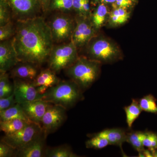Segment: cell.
<instances>
[{
    "label": "cell",
    "mask_w": 157,
    "mask_h": 157,
    "mask_svg": "<svg viewBox=\"0 0 157 157\" xmlns=\"http://www.w3.org/2000/svg\"><path fill=\"white\" fill-rule=\"evenodd\" d=\"M130 16V13L127 9L114 8L109 14V22L112 25H121L127 21Z\"/></svg>",
    "instance_id": "cell-23"
},
{
    "label": "cell",
    "mask_w": 157,
    "mask_h": 157,
    "mask_svg": "<svg viewBox=\"0 0 157 157\" xmlns=\"http://www.w3.org/2000/svg\"><path fill=\"white\" fill-rule=\"evenodd\" d=\"M101 64L86 57L80 56L72 66L64 70L66 75L84 92L98 79L101 73Z\"/></svg>",
    "instance_id": "cell-3"
},
{
    "label": "cell",
    "mask_w": 157,
    "mask_h": 157,
    "mask_svg": "<svg viewBox=\"0 0 157 157\" xmlns=\"http://www.w3.org/2000/svg\"><path fill=\"white\" fill-rule=\"evenodd\" d=\"M49 9L67 13L73 9V0H51Z\"/></svg>",
    "instance_id": "cell-28"
},
{
    "label": "cell",
    "mask_w": 157,
    "mask_h": 157,
    "mask_svg": "<svg viewBox=\"0 0 157 157\" xmlns=\"http://www.w3.org/2000/svg\"><path fill=\"white\" fill-rule=\"evenodd\" d=\"M90 136V138L86 142V147L87 148L101 149L109 145V141L104 137L95 134Z\"/></svg>",
    "instance_id": "cell-27"
},
{
    "label": "cell",
    "mask_w": 157,
    "mask_h": 157,
    "mask_svg": "<svg viewBox=\"0 0 157 157\" xmlns=\"http://www.w3.org/2000/svg\"><path fill=\"white\" fill-rule=\"evenodd\" d=\"M75 19L76 25L71 41L78 48L87 45L96 36L97 30L89 17L77 15Z\"/></svg>",
    "instance_id": "cell-10"
},
{
    "label": "cell",
    "mask_w": 157,
    "mask_h": 157,
    "mask_svg": "<svg viewBox=\"0 0 157 157\" xmlns=\"http://www.w3.org/2000/svg\"><path fill=\"white\" fill-rule=\"evenodd\" d=\"M108 9L104 3H102L97 7L94 13L89 17L96 30H98L104 25L107 19Z\"/></svg>",
    "instance_id": "cell-19"
},
{
    "label": "cell",
    "mask_w": 157,
    "mask_h": 157,
    "mask_svg": "<svg viewBox=\"0 0 157 157\" xmlns=\"http://www.w3.org/2000/svg\"><path fill=\"white\" fill-rule=\"evenodd\" d=\"M86 46V56H84L101 64L111 63L121 58L120 49L110 39L95 36Z\"/></svg>",
    "instance_id": "cell-4"
},
{
    "label": "cell",
    "mask_w": 157,
    "mask_h": 157,
    "mask_svg": "<svg viewBox=\"0 0 157 157\" xmlns=\"http://www.w3.org/2000/svg\"><path fill=\"white\" fill-rule=\"evenodd\" d=\"M50 104L41 99L20 104L29 119L33 122L41 125L42 117Z\"/></svg>",
    "instance_id": "cell-14"
},
{
    "label": "cell",
    "mask_w": 157,
    "mask_h": 157,
    "mask_svg": "<svg viewBox=\"0 0 157 157\" xmlns=\"http://www.w3.org/2000/svg\"><path fill=\"white\" fill-rule=\"evenodd\" d=\"M18 119L27 122H31L26 115L21 105L16 104L8 109L0 111V121Z\"/></svg>",
    "instance_id": "cell-18"
},
{
    "label": "cell",
    "mask_w": 157,
    "mask_h": 157,
    "mask_svg": "<svg viewBox=\"0 0 157 157\" xmlns=\"http://www.w3.org/2000/svg\"><path fill=\"white\" fill-rule=\"evenodd\" d=\"M30 122L18 119L0 121V129L5 135H11L24 128Z\"/></svg>",
    "instance_id": "cell-22"
},
{
    "label": "cell",
    "mask_w": 157,
    "mask_h": 157,
    "mask_svg": "<svg viewBox=\"0 0 157 157\" xmlns=\"http://www.w3.org/2000/svg\"><path fill=\"white\" fill-rule=\"evenodd\" d=\"M128 130L121 128L106 129L95 135L106 138L109 145H116L122 147L123 144L126 142Z\"/></svg>",
    "instance_id": "cell-17"
},
{
    "label": "cell",
    "mask_w": 157,
    "mask_h": 157,
    "mask_svg": "<svg viewBox=\"0 0 157 157\" xmlns=\"http://www.w3.org/2000/svg\"><path fill=\"white\" fill-rule=\"evenodd\" d=\"M132 1H133V2H136L137 0H132Z\"/></svg>",
    "instance_id": "cell-38"
},
{
    "label": "cell",
    "mask_w": 157,
    "mask_h": 157,
    "mask_svg": "<svg viewBox=\"0 0 157 157\" xmlns=\"http://www.w3.org/2000/svg\"><path fill=\"white\" fill-rule=\"evenodd\" d=\"M13 38L0 43V73H7L19 62Z\"/></svg>",
    "instance_id": "cell-12"
},
{
    "label": "cell",
    "mask_w": 157,
    "mask_h": 157,
    "mask_svg": "<svg viewBox=\"0 0 157 157\" xmlns=\"http://www.w3.org/2000/svg\"><path fill=\"white\" fill-rule=\"evenodd\" d=\"M46 138L44 133L32 140L24 146L16 150L15 156L42 157L45 156V143Z\"/></svg>",
    "instance_id": "cell-13"
},
{
    "label": "cell",
    "mask_w": 157,
    "mask_h": 157,
    "mask_svg": "<svg viewBox=\"0 0 157 157\" xmlns=\"http://www.w3.org/2000/svg\"><path fill=\"white\" fill-rule=\"evenodd\" d=\"M156 100L152 95L148 94L144 96L138 101L143 111L157 114Z\"/></svg>",
    "instance_id": "cell-26"
},
{
    "label": "cell",
    "mask_w": 157,
    "mask_h": 157,
    "mask_svg": "<svg viewBox=\"0 0 157 157\" xmlns=\"http://www.w3.org/2000/svg\"><path fill=\"white\" fill-rule=\"evenodd\" d=\"M101 3H104V4H113L115 2V0H100Z\"/></svg>",
    "instance_id": "cell-37"
},
{
    "label": "cell",
    "mask_w": 157,
    "mask_h": 157,
    "mask_svg": "<svg viewBox=\"0 0 157 157\" xmlns=\"http://www.w3.org/2000/svg\"><path fill=\"white\" fill-rule=\"evenodd\" d=\"M15 26L13 42L19 61L40 66L48 60L54 43L44 17L16 21Z\"/></svg>",
    "instance_id": "cell-1"
},
{
    "label": "cell",
    "mask_w": 157,
    "mask_h": 157,
    "mask_svg": "<svg viewBox=\"0 0 157 157\" xmlns=\"http://www.w3.org/2000/svg\"><path fill=\"white\" fill-rule=\"evenodd\" d=\"M42 6L43 12H46L49 10L51 0H39Z\"/></svg>",
    "instance_id": "cell-36"
},
{
    "label": "cell",
    "mask_w": 157,
    "mask_h": 157,
    "mask_svg": "<svg viewBox=\"0 0 157 157\" xmlns=\"http://www.w3.org/2000/svg\"><path fill=\"white\" fill-rule=\"evenodd\" d=\"M16 104L14 93L9 97L0 98V111L8 109Z\"/></svg>",
    "instance_id": "cell-33"
},
{
    "label": "cell",
    "mask_w": 157,
    "mask_h": 157,
    "mask_svg": "<svg viewBox=\"0 0 157 157\" xmlns=\"http://www.w3.org/2000/svg\"><path fill=\"white\" fill-rule=\"evenodd\" d=\"M134 2L132 0H115L113 3L112 7L114 8H123L125 9L131 7Z\"/></svg>",
    "instance_id": "cell-34"
},
{
    "label": "cell",
    "mask_w": 157,
    "mask_h": 157,
    "mask_svg": "<svg viewBox=\"0 0 157 157\" xmlns=\"http://www.w3.org/2000/svg\"><path fill=\"white\" fill-rule=\"evenodd\" d=\"M144 132L140 131H128L126 142L130 144L138 153L139 155L144 151L145 148L143 144Z\"/></svg>",
    "instance_id": "cell-21"
},
{
    "label": "cell",
    "mask_w": 157,
    "mask_h": 157,
    "mask_svg": "<svg viewBox=\"0 0 157 157\" xmlns=\"http://www.w3.org/2000/svg\"><path fill=\"white\" fill-rule=\"evenodd\" d=\"M43 133L41 125L32 122L13 134L5 135L2 140L15 149L18 150Z\"/></svg>",
    "instance_id": "cell-8"
},
{
    "label": "cell",
    "mask_w": 157,
    "mask_h": 157,
    "mask_svg": "<svg viewBox=\"0 0 157 157\" xmlns=\"http://www.w3.org/2000/svg\"><path fill=\"white\" fill-rule=\"evenodd\" d=\"M16 150L1 140L0 142V157L15 156Z\"/></svg>",
    "instance_id": "cell-32"
},
{
    "label": "cell",
    "mask_w": 157,
    "mask_h": 157,
    "mask_svg": "<svg viewBox=\"0 0 157 157\" xmlns=\"http://www.w3.org/2000/svg\"><path fill=\"white\" fill-rule=\"evenodd\" d=\"M83 93L73 80H60L43 94L42 100L61 106L67 110L84 99Z\"/></svg>",
    "instance_id": "cell-2"
},
{
    "label": "cell",
    "mask_w": 157,
    "mask_h": 157,
    "mask_svg": "<svg viewBox=\"0 0 157 157\" xmlns=\"http://www.w3.org/2000/svg\"><path fill=\"white\" fill-rule=\"evenodd\" d=\"M11 8L12 17L16 21L33 19L43 11L39 0H7Z\"/></svg>",
    "instance_id": "cell-7"
},
{
    "label": "cell",
    "mask_w": 157,
    "mask_h": 157,
    "mask_svg": "<svg viewBox=\"0 0 157 157\" xmlns=\"http://www.w3.org/2000/svg\"><path fill=\"white\" fill-rule=\"evenodd\" d=\"M14 83L9 79V75L7 73H0V98H6L14 93Z\"/></svg>",
    "instance_id": "cell-25"
},
{
    "label": "cell",
    "mask_w": 157,
    "mask_h": 157,
    "mask_svg": "<svg viewBox=\"0 0 157 157\" xmlns=\"http://www.w3.org/2000/svg\"><path fill=\"white\" fill-rule=\"evenodd\" d=\"M15 32V25L12 21L5 25L0 26V40L2 41L9 40L14 37Z\"/></svg>",
    "instance_id": "cell-30"
},
{
    "label": "cell",
    "mask_w": 157,
    "mask_h": 157,
    "mask_svg": "<svg viewBox=\"0 0 157 157\" xmlns=\"http://www.w3.org/2000/svg\"><path fill=\"white\" fill-rule=\"evenodd\" d=\"M124 109L126 116L127 125L129 128H131L143 110L140 107L139 101L137 99H132L131 104L124 107Z\"/></svg>",
    "instance_id": "cell-20"
},
{
    "label": "cell",
    "mask_w": 157,
    "mask_h": 157,
    "mask_svg": "<svg viewBox=\"0 0 157 157\" xmlns=\"http://www.w3.org/2000/svg\"><path fill=\"white\" fill-rule=\"evenodd\" d=\"M13 79L14 94L17 104H21L42 99L43 94L38 92L32 81L17 78Z\"/></svg>",
    "instance_id": "cell-11"
},
{
    "label": "cell",
    "mask_w": 157,
    "mask_h": 157,
    "mask_svg": "<svg viewBox=\"0 0 157 157\" xmlns=\"http://www.w3.org/2000/svg\"><path fill=\"white\" fill-rule=\"evenodd\" d=\"M38 65L29 62H19L10 71L11 78H17L33 81L38 76Z\"/></svg>",
    "instance_id": "cell-15"
},
{
    "label": "cell",
    "mask_w": 157,
    "mask_h": 157,
    "mask_svg": "<svg viewBox=\"0 0 157 157\" xmlns=\"http://www.w3.org/2000/svg\"><path fill=\"white\" fill-rule=\"evenodd\" d=\"M67 109L51 104L42 117L41 126L45 137L56 132L67 119Z\"/></svg>",
    "instance_id": "cell-9"
},
{
    "label": "cell",
    "mask_w": 157,
    "mask_h": 157,
    "mask_svg": "<svg viewBox=\"0 0 157 157\" xmlns=\"http://www.w3.org/2000/svg\"><path fill=\"white\" fill-rule=\"evenodd\" d=\"M85 0H73V9L78 13V15L81 14L82 8Z\"/></svg>",
    "instance_id": "cell-35"
},
{
    "label": "cell",
    "mask_w": 157,
    "mask_h": 157,
    "mask_svg": "<svg viewBox=\"0 0 157 157\" xmlns=\"http://www.w3.org/2000/svg\"><path fill=\"white\" fill-rule=\"evenodd\" d=\"M45 157H78V155L67 145H61L52 148H47Z\"/></svg>",
    "instance_id": "cell-24"
},
{
    "label": "cell",
    "mask_w": 157,
    "mask_h": 157,
    "mask_svg": "<svg viewBox=\"0 0 157 157\" xmlns=\"http://www.w3.org/2000/svg\"><path fill=\"white\" fill-rule=\"evenodd\" d=\"M47 24L54 43L60 44L71 41L76 21L67 13L63 12L54 14Z\"/></svg>",
    "instance_id": "cell-6"
},
{
    "label": "cell",
    "mask_w": 157,
    "mask_h": 157,
    "mask_svg": "<svg viewBox=\"0 0 157 157\" xmlns=\"http://www.w3.org/2000/svg\"><path fill=\"white\" fill-rule=\"evenodd\" d=\"M77 49L71 41L54 45L48 59V68L56 73L69 68L79 57Z\"/></svg>",
    "instance_id": "cell-5"
},
{
    "label": "cell",
    "mask_w": 157,
    "mask_h": 157,
    "mask_svg": "<svg viewBox=\"0 0 157 157\" xmlns=\"http://www.w3.org/2000/svg\"><path fill=\"white\" fill-rule=\"evenodd\" d=\"M12 12L7 0H1L0 3V26L11 21Z\"/></svg>",
    "instance_id": "cell-29"
},
{
    "label": "cell",
    "mask_w": 157,
    "mask_h": 157,
    "mask_svg": "<svg viewBox=\"0 0 157 157\" xmlns=\"http://www.w3.org/2000/svg\"><path fill=\"white\" fill-rule=\"evenodd\" d=\"M144 147L149 149H157V134L151 132H144L143 139Z\"/></svg>",
    "instance_id": "cell-31"
},
{
    "label": "cell",
    "mask_w": 157,
    "mask_h": 157,
    "mask_svg": "<svg viewBox=\"0 0 157 157\" xmlns=\"http://www.w3.org/2000/svg\"><path fill=\"white\" fill-rule=\"evenodd\" d=\"M60 81L56 73L48 68L41 71L32 83L38 92L43 94L48 89L54 86Z\"/></svg>",
    "instance_id": "cell-16"
}]
</instances>
